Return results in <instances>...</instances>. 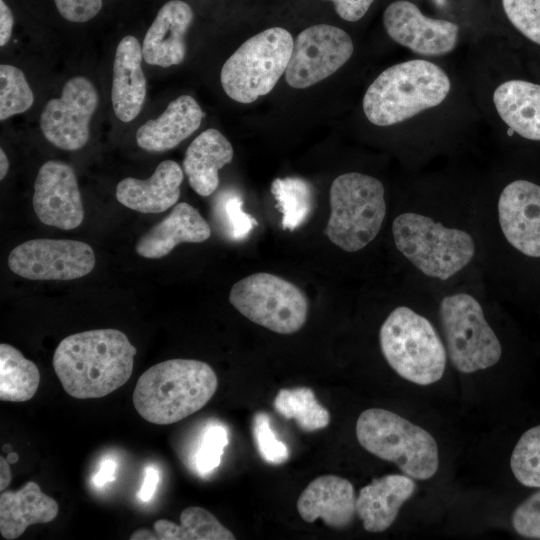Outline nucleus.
I'll return each instance as SVG.
<instances>
[{
  "label": "nucleus",
  "instance_id": "nucleus-1",
  "mask_svg": "<svg viewBox=\"0 0 540 540\" xmlns=\"http://www.w3.org/2000/svg\"><path fill=\"white\" fill-rule=\"evenodd\" d=\"M476 190L441 184L413 187L389 228L405 281L435 294L483 278Z\"/></svg>",
  "mask_w": 540,
  "mask_h": 540
},
{
  "label": "nucleus",
  "instance_id": "nucleus-24",
  "mask_svg": "<svg viewBox=\"0 0 540 540\" xmlns=\"http://www.w3.org/2000/svg\"><path fill=\"white\" fill-rule=\"evenodd\" d=\"M492 101L512 133L540 141V84L520 79L504 81L493 91Z\"/></svg>",
  "mask_w": 540,
  "mask_h": 540
},
{
  "label": "nucleus",
  "instance_id": "nucleus-46",
  "mask_svg": "<svg viewBox=\"0 0 540 540\" xmlns=\"http://www.w3.org/2000/svg\"><path fill=\"white\" fill-rule=\"evenodd\" d=\"M7 461L10 463V464H14L18 461V455L17 453L15 452H10L7 456Z\"/></svg>",
  "mask_w": 540,
  "mask_h": 540
},
{
  "label": "nucleus",
  "instance_id": "nucleus-26",
  "mask_svg": "<svg viewBox=\"0 0 540 540\" xmlns=\"http://www.w3.org/2000/svg\"><path fill=\"white\" fill-rule=\"evenodd\" d=\"M58 511V503L33 481L17 492L4 491L0 495L1 535L8 540L16 539L28 526L54 520Z\"/></svg>",
  "mask_w": 540,
  "mask_h": 540
},
{
  "label": "nucleus",
  "instance_id": "nucleus-18",
  "mask_svg": "<svg viewBox=\"0 0 540 540\" xmlns=\"http://www.w3.org/2000/svg\"><path fill=\"white\" fill-rule=\"evenodd\" d=\"M356 496L351 482L336 475L315 478L297 500L300 517L308 523L318 518L331 528L349 526L356 515Z\"/></svg>",
  "mask_w": 540,
  "mask_h": 540
},
{
  "label": "nucleus",
  "instance_id": "nucleus-44",
  "mask_svg": "<svg viewBox=\"0 0 540 540\" xmlns=\"http://www.w3.org/2000/svg\"><path fill=\"white\" fill-rule=\"evenodd\" d=\"M131 540H155L158 539L156 533H152L148 529H138L130 536Z\"/></svg>",
  "mask_w": 540,
  "mask_h": 540
},
{
  "label": "nucleus",
  "instance_id": "nucleus-41",
  "mask_svg": "<svg viewBox=\"0 0 540 540\" xmlns=\"http://www.w3.org/2000/svg\"><path fill=\"white\" fill-rule=\"evenodd\" d=\"M12 28V12L4 0H0V46L6 45L10 40Z\"/></svg>",
  "mask_w": 540,
  "mask_h": 540
},
{
  "label": "nucleus",
  "instance_id": "nucleus-34",
  "mask_svg": "<svg viewBox=\"0 0 540 540\" xmlns=\"http://www.w3.org/2000/svg\"><path fill=\"white\" fill-rule=\"evenodd\" d=\"M228 444L227 430L219 425H209L203 432L193 456L194 468L201 476L211 473L219 466Z\"/></svg>",
  "mask_w": 540,
  "mask_h": 540
},
{
  "label": "nucleus",
  "instance_id": "nucleus-13",
  "mask_svg": "<svg viewBox=\"0 0 540 540\" xmlns=\"http://www.w3.org/2000/svg\"><path fill=\"white\" fill-rule=\"evenodd\" d=\"M353 51L352 39L343 29L328 24L310 26L294 42L286 81L293 88L310 87L341 68Z\"/></svg>",
  "mask_w": 540,
  "mask_h": 540
},
{
  "label": "nucleus",
  "instance_id": "nucleus-16",
  "mask_svg": "<svg viewBox=\"0 0 540 540\" xmlns=\"http://www.w3.org/2000/svg\"><path fill=\"white\" fill-rule=\"evenodd\" d=\"M33 208L48 226L72 230L82 223L84 207L72 166L49 160L40 167L34 182Z\"/></svg>",
  "mask_w": 540,
  "mask_h": 540
},
{
  "label": "nucleus",
  "instance_id": "nucleus-2",
  "mask_svg": "<svg viewBox=\"0 0 540 540\" xmlns=\"http://www.w3.org/2000/svg\"><path fill=\"white\" fill-rule=\"evenodd\" d=\"M476 224L488 290L540 304V182L512 176L477 188Z\"/></svg>",
  "mask_w": 540,
  "mask_h": 540
},
{
  "label": "nucleus",
  "instance_id": "nucleus-32",
  "mask_svg": "<svg viewBox=\"0 0 540 540\" xmlns=\"http://www.w3.org/2000/svg\"><path fill=\"white\" fill-rule=\"evenodd\" d=\"M34 102V94L24 73L17 67L0 66V120L27 111Z\"/></svg>",
  "mask_w": 540,
  "mask_h": 540
},
{
  "label": "nucleus",
  "instance_id": "nucleus-6",
  "mask_svg": "<svg viewBox=\"0 0 540 540\" xmlns=\"http://www.w3.org/2000/svg\"><path fill=\"white\" fill-rule=\"evenodd\" d=\"M217 387V375L209 364L170 359L151 366L139 377L132 400L146 421L167 425L203 408Z\"/></svg>",
  "mask_w": 540,
  "mask_h": 540
},
{
  "label": "nucleus",
  "instance_id": "nucleus-11",
  "mask_svg": "<svg viewBox=\"0 0 540 540\" xmlns=\"http://www.w3.org/2000/svg\"><path fill=\"white\" fill-rule=\"evenodd\" d=\"M229 302L253 323L279 334H293L305 324L309 301L292 282L265 272L237 281Z\"/></svg>",
  "mask_w": 540,
  "mask_h": 540
},
{
  "label": "nucleus",
  "instance_id": "nucleus-21",
  "mask_svg": "<svg viewBox=\"0 0 540 540\" xmlns=\"http://www.w3.org/2000/svg\"><path fill=\"white\" fill-rule=\"evenodd\" d=\"M142 59L138 39L131 35L123 37L113 63L111 100L116 117L125 123L138 116L145 101L147 88Z\"/></svg>",
  "mask_w": 540,
  "mask_h": 540
},
{
  "label": "nucleus",
  "instance_id": "nucleus-17",
  "mask_svg": "<svg viewBox=\"0 0 540 540\" xmlns=\"http://www.w3.org/2000/svg\"><path fill=\"white\" fill-rule=\"evenodd\" d=\"M193 17L188 3L181 0L166 2L145 34L143 60L163 68L180 64L186 55L185 35Z\"/></svg>",
  "mask_w": 540,
  "mask_h": 540
},
{
  "label": "nucleus",
  "instance_id": "nucleus-38",
  "mask_svg": "<svg viewBox=\"0 0 540 540\" xmlns=\"http://www.w3.org/2000/svg\"><path fill=\"white\" fill-rule=\"evenodd\" d=\"M54 2L63 18L76 23L91 20L102 8V0H54Z\"/></svg>",
  "mask_w": 540,
  "mask_h": 540
},
{
  "label": "nucleus",
  "instance_id": "nucleus-42",
  "mask_svg": "<svg viewBox=\"0 0 540 540\" xmlns=\"http://www.w3.org/2000/svg\"><path fill=\"white\" fill-rule=\"evenodd\" d=\"M117 464L112 459H105L98 470L93 476L92 481L95 486L102 487L107 482H111L116 478Z\"/></svg>",
  "mask_w": 540,
  "mask_h": 540
},
{
  "label": "nucleus",
  "instance_id": "nucleus-8",
  "mask_svg": "<svg viewBox=\"0 0 540 540\" xmlns=\"http://www.w3.org/2000/svg\"><path fill=\"white\" fill-rule=\"evenodd\" d=\"M329 201L325 233L342 251L358 253L379 237L388 215L386 189L380 179L357 171L343 173L333 180Z\"/></svg>",
  "mask_w": 540,
  "mask_h": 540
},
{
  "label": "nucleus",
  "instance_id": "nucleus-10",
  "mask_svg": "<svg viewBox=\"0 0 540 540\" xmlns=\"http://www.w3.org/2000/svg\"><path fill=\"white\" fill-rule=\"evenodd\" d=\"M293 38L272 27L246 40L224 63L220 81L225 93L239 103H252L272 91L286 72Z\"/></svg>",
  "mask_w": 540,
  "mask_h": 540
},
{
  "label": "nucleus",
  "instance_id": "nucleus-45",
  "mask_svg": "<svg viewBox=\"0 0 540 540\" xmlns=\"http://www.w3.org/2000/svg\"><path fill=\"white\" fill-rule=\"evenodd\" d=\"M9 166L10 164H9L7 155L4 152V150L1 148L0 149V179L1 180H3L5 176L7 175Z\"/></svg>",
  "mask_w": 540,
  "mask_h": 540
},
{
  "label": "nucleus",
  "instance_id": "nucleus-35",
  "mask_svg": "<svg viewBox=\"0 0 540 540\" xmlns=\"http://www.w3.org/2000/svg\"><path fill=\"white\" fill-rule=\"evenodd\" d=\"M502 7L513 27L540 45V0H502Z\"/></svg>",
  "mask_w": 540,
  "mask_h": 540
},
{
  "label": "nucleus",
  "instance_id": "nucleus-5",
  "mask_svg": "<svg viewBox=\"0 0 540 540\" xmlns=\"http://www.w3.org/2000/svg\"><path fill=\"white\" fill-rule=\"evenodd\" d=\"M136 348L117 329H95L64 338L53 368L64 390L76 399L101 398L130 378Z\"/></svg>",
  "mask_w": 540,
  "mask_h": 540
},
{
  "label": "nucleus",
  "instance_id": "nucleus-28",
  "mask_svg": "<svg viewBox=\"0 0 540 540\" xmlns=\"http://www.w3.org/2000/svg\"><path fill=\"white\" fill-rule=\"evenodd\" d=\"M180 525L166 519L154 523L161 540H234L233 533L208 510L191 506L180 514Z\"/></svg>",
  "mask_w": 540,
  "mask_h": 540
},
{
  "label": "nucleus",
  "instance_id": "nucleus-36",
  "mask_svg": "<svg viewBox=\"0 0 540 540\" xmlns=\"http://www.w3.org/2000/svg\"><path fill=\"white\" fill-rule=\"evenodd\" d=\"M252 430L258 452L267 463L279 465L288 460L287 446L276 437L265 412L254 415Z\"/></svg>",
  "mask_w": 540,
  "mask_h": 540
},
{
  "label": "nucleus",
  "instance_id": "nucleus-27",
  "mask_svg": "<svg viewBox=\"0 0 540 540\" xmlns=\"http://www.w3.org/2000/svg\"><path fill=\"white\" fill-rule=\"evenodd\" d=\"M37 366L15 347L0 344V399L23 402L31 399L39 386Z\"/></svg>",
  "mask_w": 540,
  "mask_h": 540
},
{
  "label": "nucleus",
  "instance_id": "nucleus-19",
  "mask_svg": "<svg viewBox=\"0 0 540 540\" xmlns=\"http://www.w3.org/2000/svg\"><path fill=\"white\" fill-rule=\"evenodd\" d=\"M183 178V170L177 162L164 160L148 179H122L116 187V199L143 214L161 213L178 201Z\"/></svg>",
  "mask_w": 540,
  "mask_h": 540
},
{
  "label": "nucleus",
  "instance_id": "nucleus-3",
  "mask_svg": "<svg viewBox=\"0 0 540 540\" xmlns=\"http://www.w3.org/2000/svg\"><path fill=\"white\" fill-rule=\"evenodd\" d=\"M430 295L452 365L466 374L497 365L503 356V343L488 317L494 295L483 278Z\"/></svg>",
  "mask_w": 540,
  "mask_h": 540
},
{
  "label": "nucleus",
  "instance_id": "nucleus-7",
  "mask_svg": "<svg viewBox=\"0 0 540 540\" xmlns=\"http://www.w3.org/2000/svg\"><path fill=\"white\" fill-rule=\"evenodd\" d=\"M451 81L434 62L412 59L381 72L367 88L363 112L376 126H391L437 107L448 97Z\"/></svg>",
  "mask_w": 540,
  "mask_h": 540
},
{
  "label": "nucleus",
  "instance_id": "nucleus-31",
  "mask_svg": "<svg viewBox=\"0 0 540 540\" xmlns=\"http://www.w3.org/2000/svg\"><path fill=\"white\" fill-rule=\"evenodd\" d=\"M510 467L519 483L540 488V424L521 435L512 451Z\"/></svg>",
  "mask_w": 540,
  "mask_h": 540
},
{
  "label": "nucleus",
  "instance_id": "nucleus-40",
  "mask_svg": "<svg viewBox=\"0 0 540 540\" xmlns=\"http://www.w3.org/2000/svg\"><path fill=\"white\" fill-rule=\"evenodd\" d=\"M158 482H159L158 471L152 466L147 467L145 470V477H144L143 484L141 486L140 491L138 492V497L143 502L150 501L156 491Z\"/></svg>",
  "mask_w": 540,
  "mask_h": 540
},
{
  "label": "nucleus",
  "instance_id": "nucleus-22",
  "mask_svg": "<svg viewBox=\"0 0 540 540\" xmlns=\"http://www.w3.org/2000/svg\"><path fill=\"white\" fill-rule=\"evenodd\" d=\"M416 490L407 475L390 474L373 479L359 491L356 514L366 531L383 532L395 521L401 506Z\"/></svg>",
  "mask_w": 540,
  "mask_h": 540
},
{
  "label": "nucleus",
  "instance_id": "nucleus-33",
  "mask_svg": "<svg viewBox=\"0 0 540 540\" xmlns=\"http://www.w3.org/2000/svg\"><path fill=\"white\" fill-rule=\"evenodd\" d=\"M243 199L235 191L220 195L216 210L225 232L232 240H242L257 225L256 219L242 209Z\"/></svg>",
  "mask_w": 540,
  "mask_h": 540
},
{
  "label": "nucleus",
  "instance_id": "nucleus-20",
  "mask_svg": "<svg viewBox=\"0 0 540 540\" xmlns=\"http://www.w3.org/2000/svg\"><path fill=\"white\" fill-rule=\"evenodd\" d=\"M210 236L211 228L199 211L181 202L138 239L135 250L144 258L158 259L167 256L180 243H200Z\"/></svg>",
  "mask_w": 540,
  "mask_h": 540
},
{
  "label": "nucleus",
  "instance_id": "nucleus-29",
  "mask_svg": "<svg viewBox=\"0 0 540 540\" xmlns=\"http://www.w3.org/2000/svg\"><path fill=\"white\" fill-rule=\"evenodd\" d=\"M274 409L286 419H295L304 432H314L328 426L329 411L316 399L309 387L280 389L274 399Z\"/></svg>",
  "mask_w": 540,
  "mask_h": 540
},
{
  "label": "nucleus",
  "instance_id": "nucleus-30",
  "mask_svg": "<svg viewBox=\"0 0 540 540\" xmlns=\"http://www.w3.org/2000/svg\"><path fill=\"white\" fill-rule=\"evenodd\" d=\"M276 207L282 213V227L293 231L309 217L314 197L310 184L299 177L276 178L271 184Z\"/></svg>",
  "mask_w": 540,
  "mask_h": 540
},
{
  "label": "nucleus",
  "instance_id": "nucleus-37",
  "mask_svg": "<svg viewBox=\"0 0 540 540\" xmlns=\"http://www.w3.org/2000/svg\"><path fill=\"white\" fill-rule=\"evenodd\" d=\"M512 525L519 535L540 539V488L515 508Z\"/></svg>",
  "mask_w": 540,
  "mask_h": 540
},
{
  "label": "nucleus",
  "instance_id": "nucleus-39",
  "mask_svg": "<svg viewBox=\"0 0 540 540\" xmlns=\"http://www.w3.org/2000/svg\"><path fill=\"white\" fill-rule=\"evenodd\" d=\"M337 14L344 20L355 22L361 19L374 0H330Z\"/></svg>",
  "mask_w": 540,
  "mask_h": 540
},
{
  "label": "nucleus",
  "instance_id": "nucleus-4",
  "mask_svg": "<svg viewBox=\"0 0 540 540\" xmlns=\"http://www.w3.org/2000/svg\"><path fill=\"white\" fill-rule=\"evenodd\" d=\"M407 283V300L392 308L379 328V346L388 365L400 377L429 385L442 378L447 350L440 328L426 314L432 304L431 295Z\"/></svg>",
  "mask_w": 540,
  "mask_h": 540
},
{
  "label": "nucleus",
  "instance_id": "nucleus-15",
  "mask_svg": "<svg viewBox=\"0 0 540 540\" xmlns=\"http://www.w3.org/2000/svg\"><path fill=\"white\" fill-rule=\"evenodd\" d=\"M383 25L394 42L421 56H443L458 44L459 26L456 23L427 17L407 0H397L386 7Z\"/></svg>",
  "mask_w": 540,
  "mask_h": 540
},
{
  "label": "nucleus",
  "instance_id": "nucleus-9",
  "mask_svg": "<svg viewBox=\"0 0 540 540\" xmlns=\"http://www.w3.org/2000/svg\"><path fill=\"white\" fill-rule=\"evenodd\" d=\"M356 436L365 450L396 464L411 478L426 480L437 472L439 455L433 436L396 413L364 410L356 422Z\"/></svg>",
  "mask_w": 540,
  "mask_h": 540
},
{
  "label": "nucleus",
  "instance_id": "nucleus-14",
  "mask_svg": "<svg viewBox=\"0 0 540 540\" xmlns=\"http://www.w3.org/2000/svg\"><path fill=\"white\" fill-rule=\"evenodd\" d=\"M98 103V92L89 79H69L61 97L49 100L43 108L40 128L44 137L62 150L81 149L89 140V124Z\"/></svg>",
  "mask_w": 540,
  "mask_h": 540
},
{
  "label": "nucleus",
  "instance_id": "nucleus-12",
  "mask_svg": "<svg viewBox=\"0 0 540 540\" xmlns=\"http://www.w3.org/2000/svg\"><path fill=\"white\" fill-rule=\"evenodd\" d=\"M92 247L69 239L38 238L16 246L8 256L9 269L29 280H73L95 266Z\"/></svg>",
  "mask_w": 540,
  "mask_h": 540
},
{
  "label": "nucleus",
  "instance_id": "nucleus-43",
  "mask_svg": "<svg viewBox=\"0 0 540 540\" xmlns=\"http://www.w3.org/2000/svg\"><path fill=\"white\" fill-rule=\"evenodd\" d=\"M9 462L3 456L0 457V490L6 489L11 480L12 474L9 466Z\"/></svg>",
  "mask_w": 540,
  "mask_h": 540
},
{
  "label": "nucleus",
  "instance_id": "nucleus-23",
  "mask_svg": "<svg viewBox=\"0 0 540 540\" xmlns=\"http://www.w3.org/2000/svg\"><path fill=\"white\" fill-rule=\"evenodd\" d=\"M204 116L193 97L181 95L171 101L158 118L148 120L138 128L137 144L148 152L173 149L200 127Z\"/></svg>",
  "mask_w": 540,
  "mask_h": 540
},
{
  "label": "nucleus",
  "instance_id": "nucleus-25",
  "mask_svg": "<svg viewBox=\"0 0 540 540\" xmlns=\"http://www.w3.org/2000/svg\"><path fill=\"white\" fill-rule=\"evenodd\" d=\"M233 147L216 129L200 133L188 146L183 169L191 188L200 196L211 195L219 185L218 171L233 159Z\"/></svg>",
  "mask_w": 540,
  "mask_h": 540
}]
</instances>
